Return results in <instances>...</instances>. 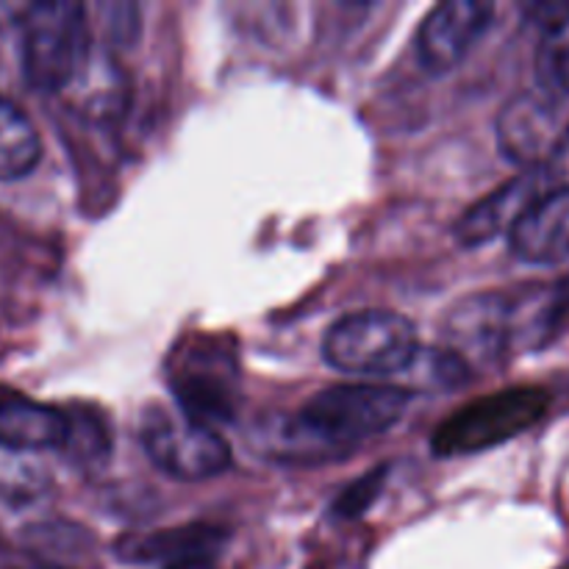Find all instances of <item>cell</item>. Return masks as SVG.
<instances>
[{
  "mask_svg": "<svg viewBox=\"0 0 569 569\" xmlns=\"http://www.w3.org/2000/svg\"><path fill=\"white\" fill-rule=\"evenodd\" d=\"M542 187L545 183L539 178V170H528L526 176L498 187L461 214V220L456 222V239L465 248H478L498 233L511 231L517 220L542 198Z\"/></svg>",
  "mask_w": 569,
  "mask_h": 569,
  "instance_id": "cell-11",
  "label": "cell"
},
{
  "mask_svg": "<svg viewBox=\"0 0 569 569\" xmlns=\"http://www.w3.org/2000/svg\"><path fill=\"white\" fill-rule=\"evenodd\" d=\"M511 253L528 264L569 261V187L545 192L509 231Z\"/></svg>",
  "mask_w": 569,
  "mask_h": 569,
  "instance_id": "cell-10",
  "label": "cell"
},
{
  "mask_svg": "<svg viewBox=\"0 0 569 569\" xmlns=\"http://www.w3.org/2000/svg\"><path fill=\"white\" fill-rule=\"evenodd\" d=\"M220 531L209 526H183L172 531L148 533V537H128L117 545V553L126 561H181L192 556H211L220 545Z\"/></svg>",
  "mask_w": 569,
  "mask_h": 569,
  "instance_id": "cell-13",
  "label": "cell"
},
{
  "mask_svg": "<svg viewBox=\"0 0 569 569\" xmlns=\"http://www.w3.org/2000/svg\"><path fill=\"white\" fill-rule=\"evenodd\" d=\"M70 417V433H67L64 448H70L81 461L103 459L111 450V437L106 433L103 420H92L83 409L78 411V417Z\"/></svg>",
  "mask_w": 569,
  "mask_h": 569,
  "instance_id": "cell-15",
  "label": "cell"
},
{
  "mask_svg": "<svg viewBox=\"0 0 569 569\" xmlns=\"http://www.w3.org/2000/svg\"><path fill=\"white\" fill-rule=\"evenodd\" d=\"M172 365V392L189 420L211 428L231 420L237 406V361L231 353H222L220 342L194 339L192 350H181Z\"/></svg>",
  "mask_w": 569,
  "mask_h": 569,
  "instance_id": "cell-7",
  "label": "cell"
},
{
  "mask_svg": "<svg viewBox=\"0 0 569 569\" xmlns=\"http://www.w3.org/2000/svg\"><path fill=\"white\" fill-rule=\"evenodd\" d=\"M70 433L67 411L37 403L0 387V448L53 450L64 448Z\"/></svg>",
  "mask_w": 569,
  "mask_h": 569,
  "instance_id": "cell-12",
  "label": "cell"
},
{
  "mask_svg": "<svg viewBox=\"0 0 569 569\" xmlns=\"http://www.w3.org/2000/svg\"><path fill=\"white\" fill-rule=\"evenodd\" d=\"M33 569H64V567H59V565H37Z\"/></svg>",
  "mask_w": 569,
  "mask_h": 569,
  "instance_id": "cell-18",
  "label": "cell"
},
{
  "mask_svg": "<svg viewBox=\"0 0 569 569\" xmlns=\"http://www.w3.org/2000/svg\"><path fill=\"white\" fill-rule=\"evenodd\" d=\"M164 569H217L211 556H192V559H181V561H172Z\"/></svg>",
  "mask_w": 569,
  "mask_h": 569,
  "instance_id": "cell-17",
  "label": "cell"
},
{
  "mask_svg": "<svg viewBox=\"0 0 569 569\" xmlns=\"http://www.w3.org/2000/svg\"><path fill=\"white\" fill-rule=\"evenodd\" d=\"M445 350L465 367H487L509 353L517 339V306L503 292H476L448 311Z\"/></svg>",
  "mask_w": 569,
  "mask_h": 569,
  "instance_id": "cell-8",
  "label": "cell"
},
{
  "mask_svg": "<svg viewBox=\"0 0 569 569\" xmlns=\"http://www.w3.org/2000/svg\"><path fill=\"white\" fill-rule=\"evenodd\" d=\"M87 9L72 0L28 6L20 20V61L26 83L37 92H61L87 67Z\"/></svg>",
  "mask_w": 569,
  "mask_h": 569,
  "instance_id": "cell-2",
  "label": "cell"
},
{
  "mask_svg": "<svg viewBox=\"0 0 569 569\" xmlns=\"http://www.w3.org/2000/svg\"><path fill=\"white\" fill-rule=\"evenodd\" d=\"M420 353L417 331L395 311H359L328 328L322 356L345 376H398L415 365Z\"/></svg>",
  "mask_w": 569,
  "mask_h": 569,
  "instance_id": "cell-3",
  "label": "cell"
},
{
  "mask_svg": "<svg viewBox=\"0 0 569 569\" xmlns=\"http://www.w3.org/2000/svg\"><path fill=\"white\" fill-rule=\"evenodd\" d=\"M144 456L176 481H206L231 467V448L220 431L189 420L183 411L150 406L139 426Z\"/></svg>",
  "mask_w": 569,
  "mask_h": 569,
  "instance_id": "cell-5",
  "label": "cell"
},
{
  "mask_svg": "<svg viewBox=\"0 0 569 569\" xmlns=\"http://www.w3.org/2000/svg\"><path fill=\"white\" fill-rule=\"evenodd\" d=\"M383 481H387V470H378V472H370V476H365L361 481L350 483L348 492H342V498L337 500V515L339 517H359L365 515L367 509H370L372 500L378 498V492H381Z\"/></svg>",
  "mask_w": 569,
  "mask_h": 569,
  "instance_id": "cell-16",
  "label": "cell"
},
{
  "mask_svg": "<svg viewBox=\"0 0 569 569\" xmlns=\"http://www.w3.org/2000/svg\"><path fill=\"white\" fill-rule=\"evenodd\" d=\"M42 139L14 100L0 94V181H20L37 170Z\"/></svg>",
  "mask_w": 569,
  "mask_h": 569,
  "instance_id": "cell-14",
  "label": "cell"
},
{
  "mask_svg": "<svg viewBox=\"0 0 569 569\" xmlns=\"http://www.w3.org/2000/svg\"><path fill=\"white\" fill-rule=\"evenodd\" d=\"M495 131L506 159L542 170L569 144V92L537 83L500 109Z\"/></svg>",
  "mask_w": 569,
  "mask_h": 569,
  "instance_id": "cell-6",
  "label": "cell"
},
{
  "mask_svg": "<svg viewBox=\"0 0 569 569\" xmlns=\"http://www.w3.org/2000/svg\"><path fill=\"white\" fill-rule=\"evenodd\" d=\"M548 406L550 395L539 387H511L478 398L476 403L453 411L433 431V456L456 459V456H472L498 448V445L531 431L548 415Z\"/></svg>",
  "mask_w": 569,
  "mask_h": 569,
  "instance_id": "cell-4",
  "label": "cell"
},
{
  "mask_svg": "<svg viewBox=\"0 0 569 569\" xmlns=\"http://www.w3.org/2000/svg\"><path fill=\"white\" fill-rule=\"evenodd\" d=\"M495 17V6L483 0H450L437 6L431 14L422 20L417 33V56L426 72L445 76L456 70L472 44L483 37Z\"/></svg>",
  "mask_w": 569,
  "mask_h": 569,
  "instance_id": "cell-9",
  "label": "cell"
},
{
  "mask_svg": "<svg viewBox=\"0 0 569 569\" xmlns=\"http://www.w3.org/2000/svg\"><path fill=\"white\" fill-rule=\"evenodd\" d=\"M411 392L395 383H339L322 389L283 422L281 450L289 459H328L403 420Z\"/></svg>",
  "mask_w": 569,
  "mask_h": 569,
  "instance_id": "cell-1",
  "label": "cell"
}]
</instances>
